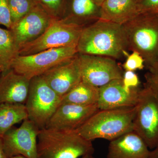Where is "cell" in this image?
Masks as SVG:
<instances>
[{
    "instance_id": "cell-6",
    "label": "cell",
    "mask_w": 158,
    "mask_h": 158,
    "mask_svg": "<svg viewBox=\"0 0 158 158\" xmlns=\"http://www.w3.org/2000/svg\"><path fill=\"white\" fill-rule=\"evenodd\" d=\"M61 100L41 76L31 79L25 104L29 119L40 130L44 128L61 104Z\"/></svg>"
},
{
    "instance_id": "cell-29",
    "label": "cell",
    "mask_w": 158,
    "mask_h": 158,
    "mask_svg": "<svg viewBox=\"0 0 158 158\" xmlns=\"http://www.w3.org/2000/svg\"><path fill=\"white\" fill-rule=\"evenodd\" d=\"M0 158H8L3 149L2 137L0 136Z\"/></svg>"
},
{
    "instance_id": "cell-20",
    "label": "cell",
    "mask_w": 158,
    "mask_h": 158,
    "mask_svg": "<svg viewBox=\"0 0 158 158\" xmlns=\"http://www.w3.org/2000/svg\"><path fill=\"white\" fill-rule=\"evenodd\" d=\"M28 118L26 106L23 104H0V136L2 137L15 125Z\"/></svg>"
},
{
    "instance_id": "cell-19",
    "label": "cell",
    "mask_w": 158,
    "mask_h": 158,
    "mask_svg": "<svg viewBox=\"0 0 158 158\" xmlns=\"http://www.w3.org/2000/svg\"><path fill=\"white\" fill-rule=\"evenodd\" d=\"M98 98L99 88L81 81L62 97L61 104L90 106L97 104Z\"/></svg>"
},
{
    "instance_id": "cell-34",
    "label": "cell",
    "mask_w": 158,
    "mask_h": 158,
    "mask_svg": "<svg viewBox=\"0 0 158 158\" xmlns=\"http://www.w3.org/2000/svg\"><path fill=\"white\" fill-rule=\"evenodd\" d=\"M9 158H27L24 157L23 156L21 155H18L14 156L11 157Z\"/></svg>"
},
{
    "instance_id": "cell-32",
    "label": "cell",
    "mask_w": 158,
    "mask_h": 158,
    "mask_svg": "<svg viewBox=\"0 0 158 158\" xmlns=\"http://www.w3.org/2000/svg\"><path fill=\"white\" fill-rule=\"evenodd\" d=\"M93 1L98 6L101 7L103 3L105 2V0H93Z\"/></svg>"
},
{
    "instance_id": "cell-14",
    "label": "cell",
    "mask_w": 158,
    "mask_h": 158,
    "mask_svg": "<svg viewBox=\"0 0 158 158\" xmlns=\"http://www.w3.org/2000/svg\"><path fill=\"white\" fill-rule=\"evenodd\" d=\"M77 54L72 59L51 69L41 75L48 85L61 98L82 81Z\"/></svg>"
},
{
    "instance_id": "cell-10",
    "label": "cell",
    "mask_w": 158,
    "mask_h": 158,
    "mask_svg": "<svg viewBox=\"0 0 158 158\" xmlns=\"http://www.w3.org/2000/svg\"><path fill=\"white\" fill-rule=\"evenodd\" d=\"M39 129L28 118L19 127H12L2 137L3 149L9 158L21 155L27 158H38L37 136Z\"/></svg>"
},
{
    "instance_id": "cell-11",
    "label": "cell",
    "mask_w": 158,
    "mask_h": 158,
    "mask_svg": "<svg viewBox=\"0 0 158 158\" xmlns=\"http://www.w3.org/2000/svg\"><path fill=\"white\" fill-rule=\"evenodd\" d=\"M38 4L10 29L20 49L40 37L57 18Z\"/></svg>"
},
{
    "instance_id": "cell-16",
    "label": "cell",
    "mask_w": 158,
    "mask_h": 158,
    "mask_svg": "<svg viewBox=\"0 0 158 158\" xmlns=\"http://www.w3.org/2000/svg\"><path fill=\"white\" fill-rule=\"evenodd\" d=\"M147 144L134 131L110 141L107 158H149Z\"/></svg>"
},
{
    "instance_id": "cell-24",
    "label": "cell",
    "mask_w": 158,
    "mask_h": 158,
    "mask_svg": "<svg viewBox=\"0 0 158 158\" xmlns=\"http://www.w3.org/2000/svg\"><path fill=\"white\" fill-rule=\"evenodd\" d=\"M13 25L11 11L7 0H0V26L11 28Z\"/></svg>"
},
{
    "instance_id": "cell-23",
    "label": "cell",
    "mask_w": 158,
    "mask_h": 158,
    "mask_svg": "<svg viewBox=\"0 0 158 158\" xmlns=\"http://www.w3.org/2000/svg\"><path fill=\"white\" fill-rule=\"evenodd\" d=\"M126 60L123 65L125 71H135L136 70H141L145 67L144 61L143 57L138 52H132L131 54H128Z\"/></svg>"
},
{
    "instance_id": "cell-30",
    "label": "cell",
    "mask_w": 158,
    "mask_h": 158,
    "mask_svg": "<svg viewBox=\"0 0 158 158\" xmlns=\"http://www.w3.org/2000/svg\"><path fill=\"white\" fill-rule=\"evenodd\" d=\"M149 158H158V145L150 152Z\"/></svg>"
},
{
    "instance_id": "cell-28",
    "label": "cell",
    "mask_w": 158,
    "mask_h": 158,
    "mask_svg": "<svg viewBox=\"0 0 158 158\" xmlns=\"http://www.w3.org/2000/svg\"><path fill=\"white\" fill-rule=\"evenodd\" d=\"M145 82L144 87H147L152 90L158 96V73L147 72L144 75Z\"/></svg>"
},
{
    "instance_id": "cell-9",
    "label": "cell",
    "mask_w": 158,
    "mask_h": 158,
    "mask_svg": "<svg viewBox=\"0 0 158 158\" xmlns=\"http://www.w3.org/2000/svg\"><path fill=\"white\" fill-rule=\"evenodd\" d=\"M82 81L99 87L123 79L120 67L113 58L95 55L77 54Z\"/></svg>"
},
{
    "instance_id": "cell-17",
    "label": "cell",
    "mask_w": 158,
    "mask_h": 158,
    "mask_svg": "<svg viewBox=\"0 0 158 158\" xmlns=\"http://www.w3.org/2000/svg\"><path fill=\"white\" fill-rule=\"evenodd\" d=\"M138 14L136 0H105L99 19L123 25Z\"/></svg>"
},
{
    "instance_id": "cell-12",
    "label": "cell",
    "mask_w": 158,
    "mask_h": 158,
    "mask_svg": "<svg viewBox=\"0 0 158 158\" xmlns=\"http://www.w3.org/2000/svg\"><path fill=\"white\" fill-rule=\"evenodd\" d=\"M98 110V104L80 106L61 104L45 128L62 131H76Z\"/></svg>"
},
{
    "instance_id": "cell-8",
    "label": "cell",
    "mask_w": 158,
    "mask_h": 158,
    "mask_svg": "<svg viewBox=\"0 0 158 158\" xmlns=\"http://www.w3.org/2000/svg\"><path fill=\"white\" fill-rule=\"evenodd\" d=\"M133 131L150 149L158 145V96L147 87L139 92Z\"/></svg>"
},
{
    "instance_id": "cell-18",
    "label": "cell",
    "mask_w": 158,
    "mask_h": 158,
    "mask_svg": "<svg viewBox=\"0 0 158 158\" xmlns=\"http://www.w3.org/2000/svg\"><path fill=\"white\" fill-rule=\"evenodd\" d=\"M70 13L67 18L77 24L85 27L100 19V7L93 0H71Z\"/></svg>"
},
{
    "instance_id": "cell-31",
    "label": "cell",
    "mask_w": 158,
    "mask_h": 158,
    "mask_svg": "<svg viewBox=\"0 0 158 158\" xmlns=\"http://www.w3.org/2000/svg\"><path fill=\"white\" fill-rule=\"evenodd\" d=\"M149 72L152 73H158V56L157 60L156 62L155 66H154L153 68Z\"/></svg>"
},
{
    "instance_id": "cell-3",
    "label": "cell",
    "mask_w": 158,
    "mask_h": 158,
    "mask_svg": "<svg viewBox=\"0 0 158 158\" xmlns=\"http://www.w3.org/2000/svg\"><path fill=\"white\" fill-rule=\"evenodd\" d=\"M135 110V106L98 110L76 131L88 141H112L133 131Z\"/></svg>"
},
{
    "instance_id": "cell-13",
    "label": "cell",
    "mask_w": 158,
    "mask_h": 158,
    "mask_svg": "<svg viewBox=\"0 0 158 158\" xmlns=\"http://www.w3.org/2000/svg\"><path fill=\"white\" fill-rule=\"evenodd\" d=\"M122 79L113 80L99 88V110L135 106L141 89L125 88Z\"/></svg>"
},
{
    "instance_id": "cell-26",
    "label": "cell",
    "mask_w": 158,
    "mask_h": 158,
    "mask_svg": "<svg viewBox=\"0 0 158 158\" xmlns=\"http://www.w3.org/2000/svg\"><path fill=\"white\" fill-rule=\"evenodd\" d=\"M40 6L51 15L57 17L62 8L63 0H36Z\"/></svg>"
},
{
    "instance_id": "cell-35",
    "label": "cell",
    "mask_w": 158,
    "mask_h": 158,
    "mask_svg": "<svg viewBox=\"0 0 158 158\" xmlns=\"http://www.w3.org/2000/svg\"><path fill=\"white\" fill-rule=\"evenodd\" d=\"M3 73V69L2 67V65H0V76L1 75L2 73Z\"/></svg>"
},
{
    "instance_id": "cell-33",
    "label": "cell",
    "mask_w": 158,
    "mask_h": 158,
    "mask_svg": "<svg viewBox=\"0 0 158 158\" xmlns=\"http://www.w3.org/2000/svg\"><path fill=\"white\" fill-rule=\"evenodd\" d=\"M81 158H95V157H94L93 154H88L83 156V157H82Z\"/></svg>"
},
{
    "instance_id": "cell-22",
    "label": "cell",
    "mask_w": 158,
    "mask_h": 158,
    "mask_svg": "<svg viewBox=\"0 0 158 158\" xmlns=\"http://www.w3.org/2000/svg\"><path fill=\"white\" fill-rule=\"evenodd\" d=\"M7 1L11 11L13 25L27 14L38 4L36 0H7Z\"/></svg>"
},
{
    "instance_id": "cell-27",
    "label": "cell",
    "mask_w": 158,
    "mask_h": 158,
    "mask_svg": "<svg viewBox=\"0 0 158 158\" xmlns=\"http://www.w3.org/2000/svg\"><path fill=\"white\" fill-rule=\"evenodd\" d=\"M122 81L124 87L129 89L138 88L140 84L139 78L134 71H126L123 74Z\"/></svg>"
},
{
    "instance_id": "cell-15",
    "label": "cell",
    "mask_w": 158,
    "mask_h": 158,
    "mask_svg": "<svg viewBox=\"0 0 158 158\" xmlns=\"http://www.w3.org/2000/svg\"><path fill=\"white\" fill-rule=\"evenodd\" d=\"M31 80L12 69L0 76V104H25Z\"/></svg>"
},
{
    "instance_id": "cell-1",
    "label": "cell",
    "mask_w": 158,
    "mask_h": 158,
    "mask_svg": "<svg viewBox=\"0 0 158 158\" xmlns=\"http://www.w3.org/2000/svg\"><path fill=\"white\" fill-rule=\"evenodd\" d=\"M77 53L119 59L127 56V40L121 25L99 19L82 30Z\"/></svg>"
},
{
    "instance_id": "cell-21",
    "label": "cell",
    "mask_w": 158,
    "mask_h": 158,
    "mask_svg": "<svg viewBox=\"0 0 158 158\" xmlns=\"http://www.w3.org/2000/svg\"><path fill=\"white\" fill-rule=\"evenodd\" d=\"M19 52L11 31L0 26V65L3 73L11 69L12 62L19 56Z\"/></svg>"
},
{
    "instance_id": "cell-2",
    "label": "cell",
    "mask_w": 158,
    "mask_h": 158,
    "mask_svg": "<svg viewBox=\"0 0 158 158\" xmlns=\"http://www.w3.org/2000/svg\"><path fill=\"white\" fill-rule=\"evenodd\" d=\"M37 151L38 158H79L93 154L94 149L76 131L44 128L38 133Z\"/></svg>"
},
{
    "instance_id": "cell-4",
    "label": "cell",
    "mask_w": 158,
    "mask_h": 158,
    "mask_svg": "<svg viewBox=\"0 0 158 158\" xmlns=\"http://www.w3.org/2000/svg\"><path fill=\"white\" fill-rule=\"evenodd\" d=\"M122 26L128 50L139 53L145 67L151 70L158 56V14H139Z\"/></svg>"
},
{
    "instance_id": "cell-7",
    "label": "cell",
    "mask_w": 158,
    "mask_h": 158,
    "mask_svg": "<svg viewBox=\"0 0 158 158\" xmlns=\"http://www.w3.org/2000/svg\"><path fill=\"white\" fill-rule=\"evenodd\" d=\"M77 53V47H67L46 50L27 56H19L12 62L11 69L31 80L69 61Z\"/></svg>"
},
{
    "instance_id": "cell-25",
    "label": "cell",
    "mask_w": 158,
    "mask_h": 158,
    "mask_svg": "<svg viewBox=\"0 0 158 158\" xmlns=\"http://www.w3.org/2000/svg\"><path fill=\"white\" fill-rule=\"evenodd\" d=\"M138 13L158 14V0H136Z\"/></svg>"
},
{
    "instance_id": "cell-5",
    "label": "cell",
    "mask_w": 158,
    "mask_h": 158,
    "mask_svg": "<svg viewBox=\"0 0 158 158\" xmlns=\"http://www.w3.org/2000/svg\"><path fill=\"white\" fill-rule=\"evenodd\" d=\"M84 27L67 18H57L40 37L20 49L19 56H27L51 49L77 47Z\"/></svg>"
}]
</instances>
